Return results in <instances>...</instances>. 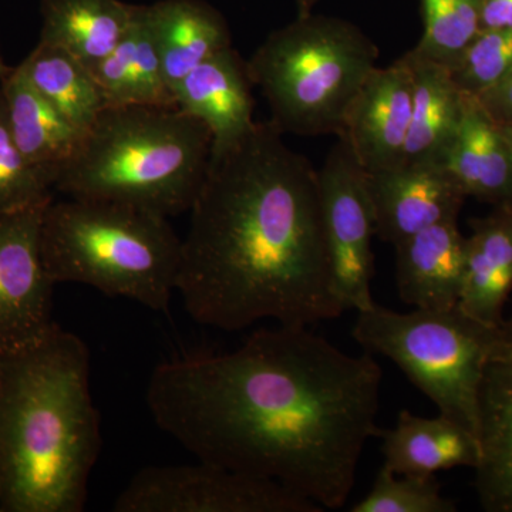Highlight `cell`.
<instances>
[{
    "instance_id": "obj_1",
    "label": "cell",
    "mask_w": 512,
    "mask_h": 512,
    "mask_svg": "<svg viewBox=\"0 0 512 512\" xmlns=\"http://www.w3.org/2000/svg\"><path fill=\"white\" fill-rule=\"evenodd\" d=\"M382 377L370 353L349 355L309 326L278 325L232 352L161 363L146 400L160 430L197 460L336 510L379 436Z\"/></svg>"
},
{
    "instance_id": "obj_2",
    "label": "cell",
    "mask_w": 512,
    "mask_h": 512,
    "mask_svg": "<svg viewBox=\"0 0 512 512\" xmlns=\"http://www.w3.org/2000/svg\"><path fill=\"white\" fill-rule=\"evenodd\" d=\"M181 239L177 292L202 326H311L346 313L335 288L318 171L271 120L211 156Z\"/></svg>"
},
{
    "instance_id": "obj_3",
    "label": "cell",
    "mask_w": 512,
    "mask_h": 512,
    "mask_svg": "<svg viewBox=\"0 0 512 512\" xmlns=\"http://www.w3.org/2000/svg\"><path fill=\"white\" fill-rule=\"evenodd\" d=\"M100 450L79 336L55 325L0 356V511L82 512Z\"/></svg>"
},
{
    "instance_id": "obj_4",
    "label": "cell",
    "mask_w": 512,
    "mask_h": 512,
    "mask_svg": "<svg viewBox=\"0 0 512 512\" xmlns=\"http://www.w3.org/2000/svg\"><path fill=\"white\" fill-rule=\"evenodd\" d=\"M211 133L178 107H106L53 188L165 218L190 211L211 158Z\"/></svg>"
},
{
    "instance_id": "obj_5",
    "label": "cell",
    "mask_w": 512,
    "mask_h": 512,
    "mask_svg": "<svg viewBox=\"0 0 512 512\" xmlns=\"http://www.w3.org/2000/svg\"><path fill=\"white\" fill-rule=\"evenodd\" d=\"M40 248L55 284L92 286L163 313L177 292L181 239L163 215L113 202L53 198L43 211Z\"/></svg>"
},
{
    "instance_id": "obj_6",
    "label": "cell",
    "mask_w": 512,
    "mask_h": 512,
    "mask_svg": "<svg viewBox=\"0 0 512 512\" xmlns=\"http://www.w3.org/2000/svg\"><path fill=\"white\" fill-rule=\"evenodd\" d=\"M377 57L375 43L356 26L309 13L266 37L247 70L282 133L339 136Z\"/></svg>"
},
{
    "instance_id": "obj_7",
    "label": "cell",
    "mask_w": 512,
    "mask_h": 512,
    "mask_svg": "<svg viewBox=\"0 0 512 512\" xmlns=\"http://www.w3.org/2000/svg\"><path fill=\"white\" fill-rule=\"evenodd\" d=\"M498 326L460 306L402 313L375 303L357 312L352 335L370 355L392 360L440 414L477 437L478 392Z\"/></svg>"
},
{
    "instance_id": "obj_8",
    "label": "cell",
    "mask_w": 512,
    "mask_h": 512,
    "mask_svg": "<svg viewBox=\"0 0 512 512\" xmlns=\"http://www.w3.org/2000/svg\"><path fill=\"white\" fill-rule=\"evenodd\" d=\"M116 512H322L288 487L198 460L138 471L114 501Z\"/></svg>"
},
{
    "instance_id": "obj_9",
    "label": "cell",
    "mask_w": 512,
    "mask_h": 512,
    "mask_svg": "<svg viewBox=\"0 0 512 512\" xmlns=\"http://www.w3.org/2000/svg\"><path fill=\"white\" fill-rule=\"evenodd\" d=\"M338 138L318 171L323 231L336 295L346 311L362 312L376 303L372 296L375 220L365 168L348 141Z\"/></svg>"
},
{
    "instance_id": "obj_10",
    "label": "cell",
    "mask_w": 512,
    "mask_h": 512,
    "mask_svg": "<svg viewBox=\"0 0 512 512\" xmlns=\"http://www.w3.org/2000/svg\"><path fill=\"white\" fill-rule=\"evenodd\" d=\"M45 207L0 215V356L33 345L56 325L40 248Z\"/></svg>"
},
{
    "instance_id": "obj_11",
    "label": "cell",
    "mask_w": 512,
    "mask_h": 512,
    "mask_svg": "<svg viewBox=\"0 0 512 512\" xmlns=\"http://www.w3.org/2000/svg\"><path fill=\"white\" fill-rule=\"evenodd\" d=\"M376 235L393 247L423 229L457 221L466 195L443 164L400 163L366 171Z\"/></svg>"
},
{
    "instance_id": "obj_12",
    "label": "cell",
    "mask_w": 512,
    "mask_h": 512,
    "mask_svg": "<svg viewBox=\"0 0 512 512\" xmlns=\"http://www.w3.org/2000/svg\"><path fill=\"white\" fill-rule=\"evenodd\" d=\"M476 491L483 510L512 512V316L498 326L478 392Z\"/></svg>"
},
{
    "instance_id": "obj_13",
    "label": "cell",
    "mask_w": 512,
    "mask_h": 512,
    "mask_svg": "<svg viewBox=\"0 0 512 512\" xmlns=\"http://www.w3.org/2000/svg\"><path fill=\"white\" fill-rule=\"evenodd\" d=\"M414 82L406 56L376 67L363 84L339 136L367 173L403 163L412 120Z\"/></svg>"
},
{
    "instance_id": "obj_14",
    "label": "cell",
    "mask_w": 512,
    "mask_h": 512,
    "mask_svg": "<svg viewBox=\"0 0 512 512\" xmlns=\"http://www.w3.org/2000/svg\"><path fill=\"white\" fill-rule=\"evenodd\" d=\"M251 86L247 63L232 47L174 84L175 106L210 130L211 156L235 146L255 126Z\"/></svg>"
},
{
    "instance_id": "obj_15",
    "label": "cell",
    "mask_w": 512,
    "mask_h": 512,
    "mask_svg": "<svg viewBox=\"0 0 512 512\" xmlns=\"http://www.w3.org/2000/svg\"><path fill=\"white\" fill-rule=\"evenodd\" d=\"M396 248L400 299L419 309L460 305L466 275V237L457 221L441 222L403 239Z\"/></svg>"
},
{
    "instance_id": "obj_16",
    "label": "cell",
    "mask_w": 512,
    "mask_h": 512,
    "mask_svg": "<svg viewBox=\"0 0 512 512\" xmlns=\"http://www.w3.org/2000/svg\"><path fill=\"white\" fill-rule=\"evenodd\" d=\"M444 167L466 197L512 204V151L476 96L466 94L463 120Z\"/></svg>"
},
{
    "instance_id": "obj_17",
    "label": "cell",
    "mask_w": 512,
    "mask_h": 512,
    "mask_svg": "<svg viewBox=\"0 0 512 512\" xmlns=\"http://www.w3.org/2000/svg\"><path fill=\"white\" fill-rule=\"evenodd\" d=\"M383 466L396 474L436 476L440 471L477 466V437L448 417L417 416L402 410L396 424L379 431Z\"/></svg>"
},
{
    "instance_id": "obj_18",
    "label": "cell",
    "mask_w": 512,
    "mask_h": 512,
    "mask_svg": "<svg viewBox=\"0 0 512 512\" xmlns=\"http://www.w3.org/2000/svg\"><path fill=\"white\" fill-rule=\"evenodd\" d=\"M512 292V204L471 221L460 308L485 325L503 323Z\"/></svg>"
},
{
    "instance_id": "obj_19",
    "label": "cell",
    "mask_w": 512,
    "mask_h": 512,
    "mask_svg": "<svg viewBox=\"0 0 512 512\" xmlns=\"http://www.w3.org/2000/svg\"><path fill=\"white\" fill-rule=\"evenodd\" d=\"M92 73L106 107H177L165 80L148 5H136L126 35Z\"/></svg>"
},
{
    "instance_id": "obj_20",
    "label": "cell",
    "mask_w": 512,
    "mask_h": 512,
    "mask_svg": "<svg viewBox=\"0 0 512 512\" xmlns=\"http://www.w3.org/2000/svg\"><path fill=\"white\" fill-rule=\"evenodd\" d=\"M12 136L30 164L52 177L76 153L84 133L26 79L19 66L0 82Z\"/></svg>"
},
{
    "instance_id": "obj_21",
    "label": "cell",
    "mask_w": 512,
    "mask_h": 512,
    "mask_svg": "<svg viewBox=\"0 0 512 512\" xmlns=\"http://www.w3.org/2000/svg\"><path fill=\"white\" fill-rule=\"evenodd\" d=\"M413 72L412 120L403 163L443 164L463 120L466 93L458 89L450 70L404 55Z\"/></svg>"
},
{
    "instance_id": "obj_22",
    "label": "cell",
    "mask_w": 512,
    "mask_h": 512,
    "mask_svg": "<svg viewBox=\"0 0 512 512\" xmlns=\"http://www.w3.org/2000/svg\"><path fill=\"white\" fill-rule=\"evenodd\" d=\"M148 13L171 90L202 62L232 47L227 22L207 2L158 0Z\"/></svg>"
},
{
    "instance_id": "obj_23",
    "label": "cell",
    "mask_w": 512,
    "mask_h": 512,
    "mask_svg": "<svg viewBox=\"0 0 512 512\" xmlns=\"http://www.w3.org/2000/svg\"><path fill=\"white\" fill-rule=\"evenodd\" d=\"M134 9L123 0H42L39 42L66 50L92 72L126 35Z\"/></svg>"
},
{
    "instance_id": "obj_24",
    "label": "cell",
    "mask_w": 512,
    "mask_h": 512,
    "mask_svg": "<svg viewBox=\"0 0 512 512\" xmlns=\"http://www.w3.org/2000/svg\"><path fill=\"white\" fill-rule=\"evenodd\" d=\"M19 69L37 92L84 134L106 109L89 67L60 47L37 43Z\"/></svg>"
},
{
    "instance_id": "obj_25",
    "label": "cell",
    "mask_w": 512,
    "mask_h": 512,
    "mask_svg": "<svg viewBox=\"0 0 512 512\" xmlns=\"http://www.w3.org/2000/svg\"><path fill=\"white\" fill-rule=\"evenodd\" d=\"M424 33L410 52L448 70L481 32L483 0H421Z\"/></svg>"
},
{
    "instance_id": "obj_26",
    "label": "cell",
    "mask_w": 512,
    "mask_h": 512,
    "mask_svg": "<svg viewBox=\"0 0 512 512\" xmlns=\"http://www.w3.org/2000/svg\"><path fill=\"white\" fill-rule=\"evenodd\" d=\"M53 180L19 150L10 131L0 90V215L45 207L53 200Z\"/></svg>"
},
{
    "instance_id": "obj_27",
    "label": "cell",
    "mask_w": 512,
    "mask_h": 512,
    "mask_svg": "<svg viewBox=\"0 0 512 512\" xmlns=\"http://www.w3.org/2000/svg\"><path fill=\"white\" fill-rule=\"evenodd\" d=\"M352 512H456L441 493L436 476L396 474L380 468L369 493L350 508Z\"/></svg>"
},
{
    "instance_id": "obj_28",
    "label": "cell",
    "mask_w": 512,
    "mask_h": 512,
    "mask_svg": "<svg viewBox=\"0 0 512 512\" xmlns=\"http://www.w3.org/2000/svg\"><path fill=\"white\" fill-rule=\"evenodd\" d=\"M511 69L512 29H483L450 73L461 92L478 96L500 83Z\"/></svg>"
},
{
    "instance_id": "obj_29",
    "label": "cell",
    "mask_w": 512,
    "mask_h": 512,
    "mask_svg": "<svg viewBox=\"0 0 512 512\" xmlns=\"http://www.w3.org/2000/svg\"><path fill=\"white\" fill-rule=\"evenodd\" d=\"M498 126L512 124V80H504L476 96Z\"/></svg>"
},
{
    "instance_id": "obj_30",
    "label": "cell",
    "mask_w": 512,
    "mask_h": 512,
    "mask_svg": "<svg viewBox=\"0 0 512 512\" xmlns=\"http://www.w3.org/2000/svg\"><path fill=\"white\" fill-rule=\"evenodd\" d=\"M481 29H512V0H483Z\"/></svg>"
},
{
    "instance_id": "obj_31",
    "label": "cell",
    "mask_w": 512,
    "mask_h": 512,
    "mask_svg": "<svg viewBox=\"0 0 512 512\" xmlns=\"http://www.w3.org/2000/svg\"><path fill=\"white\" fill-rule=\"evenodd\" d=\"M316 2L318 0H298L299 16L309 15Z\"/></svg>"
},
{
    "instance_id": "obj_32",
    "label": "cell",
    "mask_w": 512,
    "mask_h": 512,
    "mask_svg": "<svg viewBox=\"0 0 512 512\" xmlns=\"http://www.w3.org/2000/svg\"><path fill=\"white\" fill-rule=\"evenodd\" d=\"M12 70V67H9L8 64L5 63V59H3L2 49H0V82L8 76V73Z\"/></svg>"
},
{
    "instance_id": "obj_33",
    "label": "cell",
    "mask_w": 512,
    "mask_h": 512,
    "mask_svg": "<svg viewBox=\"0 0 512 512\" xmlns=\"http://www.w3.org/2000/svg\"><path fill=\"white\" fill-rule=\"evenodd\" d=\"M501 131H503L505 140H507L508 146H510L512 151V124L511 126H500Z\"/></svg>"
},
{
    "instance_id": "obj_34",
    "label": "cell",
    "mask_w": 512,
    "mask_h": 512,
    "mask_svg": "<svg viewBox=\"0 0 512 512\" xmlns=\"http://www.w3.org/2000/svg\"><path fill=\"white\" fill-rule=\"evenodd\" d=\"M504 80H512V69L510 70V73L507 74V76L504 77L501 82H504Z\"/></svg>"
}]
</instances>
